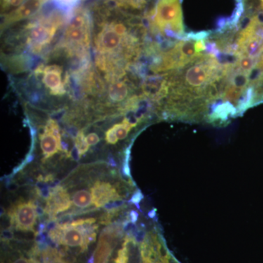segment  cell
Masks as SVG:
<instances>
[{"instance_id": "1", "label": "cell", "mask_w": 263, "mask_h": 263, "mask_svg": "<svg viewBox=\"0 0 263 263\" xmlns=\"http://www.w3.org/2000/svg\"><path fill=\"white\" fill-rule=\"evenodd\" d=\"M91 32V19L84 9H77L69 21L65 32L66 46L70 52L84 53L89 47Z\"/></svg>"}, {"instance_id": "2", "label": "cell", "mask_w": 263, "mask_h": 263, "mask_svg": "<svg viewBox=\"0 0 263 263\" xmlns=\"http://www.w3.org/2000/svg\"><path fill=\"white\" fill-rule=\"evenodd\" d=\"M151 17L154 28L163 32L171 29L180 35H183L182 11L179 0H159Z\"/></svg>"}, {"instance_id": "3", "label": "cell", "mask_w": 263, "mask_h": 263, "mask_svg": "<svg viewBox=\"0 0 263 263\" xmlns=\"http://www.w3.org/2000/svg\"><path fill=\"white\" fill-rule=\"evenodd\" d=\"M62 22L60 17L52 16L51 18L43 19L30 24L27 43L34 51H41L51 43Z\"/></svg>"}, {"instance_id": "4", "label": "cell", "mask_w": 263, "mask_h": 263, "mask_svg": "<svg viewBox=\"0 0 263 263\" xmlns=\"http://www.w3.org/2000/svg\"><path fill=\"white\" fill-rule=\"evenodd\" d=\"M10 224L22 231H32L37 219V206L32 201H19L8 212Z\"/></svg>"}, {"instance_id": "5", "label": "cell", "mask_w": 263, "mask_h": 263, "mask_svg": "<svg viewBox=\"0 0 263 263\" xmlns=\"http://www.w3.org/2000/svg\"><path fill=\"white\" fill-rule=\"evenodd\" d=\"M133 43L134 41L132 36L122 37L116 32L112 23L103 27L96 40L97 49L101 54L114 53L120 48L122 45L131 46Z\"/></svg>"}, {"instance_id": "6", "label": "cell", "mask_w": 263, "mask_h": 263, "mask_svg": "<svg viewBox=\"0 0 263 263\" xmlns=\"http://www.w3.org/2000/svg\"><path fill=\"white\" fill-rule=\"evenodd\" d=\"M41 147L42 149L44 160L62 151V138L60 127L53 119H50L46 127L44 133L40 136Z\"/></svg>"}, {"instance_id": "7", "label": "cell", "mask_w": 263, "mask_h": 263, "mask_svg": "<svg viewBox=\"0 0 263 263\" xmlns=\"http://www.w3.org/2000/svg\"><path fill=\"white\" fill-rule=\"evenodd\" d=\"M71 206L70 195L62 186L51 189L50 196L46 200L45 212L53 218L60 213L68 210Z\"/></svg>"}, {"instance_id": "8", "label": "cell", "mask_w": 263, "mask_h": 263, "mask_svg": "<svg viewBox=\"0 0 263 263\" xmlns=\"http://www.w3.org/2000/svg\"><path fill=\"white\" fill-rule=\"evenodd\" d=\"M60 226V237L57 243L70 247H81L82 250L87 249L86 235L80 228L70 226L69 223Z\"/></svg>"}, {"instance_id": "9", "label": "cell", "mask_w": 263, "mask_h": 263, "mask_svg": "<svg viewBox=\"0 0 263 263\" xmlns=\"http://www.w3.org/2000/svg\"><path fill=\"white\" fill-rule=\"evenodd\" d=\"M47 0H25L17 9L5 18L4 24L8 26L32 17L42 8Z\"/></svg>"}, {"instance_id": "10", "label": "cell", "mask_w": 263, "mask_h": 263, "mask_svg": "<svg viewBox=\"0 0 263 263\" xmlns=\"http://www.w3.org/2000/svg\"><path fill=\"white\" fill-rule=\"evenodd\" d=\"M92 202L97 207H104L108 202L120 200L117 190L109 183L97 181L91 188Z\"/></svg>"}, {"instance_id": "11", "label": "cell", "mask_w": 263, "mask_h": 263, "mask_svg": "<svg viewBox=\"0 0 263 263\" xmlns=\"http://www.w3.org/2000/svg\"><path fill=\"white\" fill-rule=\"evenodd\" d=\"M38 72H43V84L50 90V92L52 95H62L65 94V87L62 82V70L60 66H47L41 70L38 69Z\"/></svg>"}, {"instance_id": "12", "label": "cell", "mask_w": 263, "mask_h": 263, "mask_svg": "<svg viewBox=\"0 0 263 263\" xmlns=\"http://www.w3.org/2000/svg\"><path fill=\"white\" fill-rule=\"evenodd\" d=\"M128 87L127 84L122 81H115L110 85L108 89V97L112 101L121 102L127 98Z\"/></svg>"}, {"instance_id": "13", "label": "cell", "mask_w": 263, "mask_h": 263, "mask_svg": "<svg viewBox=\"0 0 263 263\" xmlns=\"http://www.w3.org/2000/svg\"><path fill=\"white\" fill-rule=\"evenodd\" d=\"M237 110L229 102L226 103L221 104V105H216L214 110V113L212 114V120L215 119H221V120H226L227 118L229 115L233 116L236 114Z\"/></svg>"}, {"instance_id": "14", "label": "cell", "mask_w": 263, "mask_h": 263, "mask_svg": "<svg viewBox=\"0 0 263 263\" xmlns=\"http://www.w3.org/2000/svg\"><path fill=\"white\" fill-rule=\"evenodd\" d=\"M72 202L76 206L85 209L93 203L92 195L86 190H79L74 194L73 197H72Z\"/></svg>"}, {"instance_id": "15", "label": "cell", "mask_w": 263, "mask_h": 263, "mask_svg": "<svg viewBox=\"0 0 263 263\" xmlns=\"http://www.w3.org/2000/svg\"><path fill=\"white\" fill-rule=\"evenodd\" d=\"M236 65L238 66V70L248 74L250 76L251 72L257 66V61L245 54H240L238 57Z\"/></svg>"}, {"instance_id": "16", "label": "cell", "mask_w": 263, "mask_h": 263, "mask_svg": "<svg viewBox=\"0 0 263 263\" xmlns=\"http://www.w3.org/2000/svg\"><path fill=\"white\" fill-rule=\"evenodd\" d=\"M254 98L253 88H249L243 94V98L238 101V110L240 112L245 111L246 109L250 107Z\"/></svg>"}, {"instance_id": "17", "label": "cell", "mask_w": 263, "mask_h": 263, "mask_svg": "<svg viewBox=\"0 0 263 263\" xmlns=\"http://www.w3.org/2000/svg\"><path fill=\"white\" fill-rule=\"evenodd\" d=\"M43 263H67L57 251L51 248L45 249L43 252Z\"/></svg>"}, {"instance_id": "18", "label": "cell", "mask_w": 263, "mask_h": 263, "mask_svg": "<svg viewBox=\"0 0 263 263\" xmlns=\"http://www.w3.org/2000/svg\"><path fill=\"white\" fill-rule=\"evenodd\" d=\"M115 129L116 135H117L118 140H124L129 134L131 130L132 126L128 122L127 118L124 119L121 124H117L113 127Z\"/></svg>"}, {"instance_id": "19", "label": "cell", "mask_w": 263, "mask_h": 263, "mask_svg": "<svg viewBox=\"0 0 263 263\" xmlns=\"http://www.w3.org/2000/svg\"><path fill=\"white\" fill-rule=\"evenodd\" d=\"M75 146L79 150L81 157L84 155L89 150V144L86 141V137H85L83 131L79 132L76 137Z\"/></svg>"}, {"instance_id": "20", "label": "cell", "mask_w": 263, "mask_h": 263, "mask_svg": "<svg viewBox=\"0 0 263 263\" xmlns=\"http://www.w3.org/2000/svg\"><path fill=\"white\" fill-rule=\"evenodd\" d=\"M119 6L130 7L135 9H141L144 6L146 0H111Z\"/></svg>"}, {"instance_id": "21", "label": "cell", "mask_w": 263, "mask_h": 263, "mask_svg": "<svg viewBox=\"0 0 263 263\" xmlns=\"http://www.w3.org/2000/svg\"><path fill=\"white\" fill-rule=\"evenodd\" d=\"M55 3L63 9H71L79 3V0H54Z\"/></svg>"}, {"instance_id": "22", "label": "cell", "mask_w": 263, "mask_h": 263, "mask_svg": "<svg viewBox=\"0 0 263 263\" xmlns=\"http://www.w3.org/2000/svg\"><path fill=\"white\" fill-rule=\"evenodd\" d=\"M209 33L207 32H200L197 33H189L184 36V39L191 40V41H201L205 39L209 35Z\"/></svg>"}, {"instance_id": "23", "label": "cell", "mask_w": 263, "mask_h": 263, "mask_svg": "<svg viewBox=\"0 0 263 263\" xmlns=\"http://www.w3.org/2000/svg\"><path fill=\"white\" fill-rule=\"evenodd\" d=\"M105 138L106 141L110 144H116L117 141H119L117 138V135H116L115 129L114 127L110 128L108 131L106 132L105 135Z\"/></svg>"}, {"instance_id": "24", "label": "cell", "mask_w": 263, "mask_h": 263, "mask_svg": "<svg viewBox=\"0 0 263 263\" xmlns=\"http://www.w3.org/2000/svg\"><path fill=\"white\" fill-rule=\"evenodd\" d=\"M25 0H8L5 5H2L3 9H9L11 8H15V7H19Z\"/></svg>"}, {"instance_id": "25", "label": "cell", "mask_w": 263, "mask_h": 263, "mask_svg": "<svg viewBox=\"0 0 263 263\" xmlns=\"http://www.w3.org/2000/svg\"><path fill=\"white\" fill-rule=\"evenodd\" d=\"M86 139L89 146H95L100 142V138L96 133H90L86 137Z\"/></svg>"}, {"instance_id": "26", "label": "cell", "mask_w": 263, "mask_h": 263, "mask_svg": "<svg viewBox=\"0 0 263 263\" xmlns=\"http://www.w3.org/2000/svg\"><path fill=\"white\" fill-rule=\"evenodd\" d=\"M143 199V193H142L140 190H138V191L133 195V197H132L131 202L139 209L140 202H141Z\"/></svg>"}, {"instance_id": "27", "label": "cell", "mask_w": 263, "mask_h": 263, "mask_svg": "<svg viewBox=\"0 0 263 263\" xmlns=\"http://www.w3.org/2000/svg\"><path fill=\"white\" fill-rule=\"evenodd\" d=\"M195 48H196L197 53L199 55L202 56V52L205 51L206 50V44L205 43L204 40L201 41H197L195 42Z\"/></svg>"}, {"instance_id": "28", "label": "cell", "mask_w": 263, "mask_h": 263, "mask_svg": "<svg viewBox=\"0 0 263 263\" xmlns=\"http://www.w3.org/2000/svg\"><path fill=\"white\" fill-rule=\"evenodd\" d=\"M67 157H71V158L73 159L74 160L78 161L80 159L81 155L80 153H79V150H78L77 148L75 146L74 147L73 149L70 152H69Z\"/></svg>"}, {"instance_id": "29", "label": "cell", "mask_w": 263, "mask_h": 263, "mask_svg": "<svg viewBox=\"0 0 263 263\" xmlns=\"http://www.w3.org/2000/svg\"><path fill=\"white\" fill-rule=\"evenodd\" d=\"M13 238V232L10 230H3L2 233V239L4 240H11Z\"/></svg>"}, {"instance_id": "30", "label": "cell", "mask_w": 263, "mask_h": 263, "mask_svg": "<svg viewBox=\"0 0 263 263\" xmlns=\"http://www.w3.org/2000/svg\"><path fill=\"white\" fill-rule=\"evenodd\" d=\"M129 216L132 222L136 223L138 219V213L136 211H131Z\"/></svg>"}, {"instance_id": "31", "label": "cell", "mask_w": 263, "mask_h": 263, "mask_svg": "<svg viewBox=\"0 0 263 263\" xmlns=\"http://www.w3.org/2000/svg\"><path fill=\"white\" fill-rule=\"evenodd\" d=\"M14 263H31L30 259H27L24 258V257H22V258L17 259L16 261H15Z\"/></svg>"}, {"instance_id": "32", "label": "cell", "mask_w": 263, "mask_h": 263, "mask_svg": "<svg viewBox=\"0 0 263 263\" xmlns=\"http://www.w3.org/2000/svg\"><path fill=\"white\" fill-rule=\"evenodd\" d=\"M148 216L151 218H154L156 216V209H152V211H150L149 213H148Z\"/></svg>"}, {"instance_id": "33", "label": "cell", "mask_w": 263, "mask_h": 263, "mask_svg": "<svg viewBox=\"0 0 263 263\" xmlns=\"http://www.w3.org/2000/svg\"><path fill=\"white\" fill-rule=\"evenodd\" d=\"M143 263H154L151 259L143 258Z\"/></svg>"}, {"instance_id": "34", "label": "cell", "mask_w": 263, "mask_h": 263, "mask_svg": "<svg viewBox=\"0 0 263 263\" xmlns=\"http://www.w3.org/2000/svg\"><path fill=\"white\" fill-rule=\"evenodd\" d=\"M124 263H127V262H124Z\"/></svg>"}]
</instances>
